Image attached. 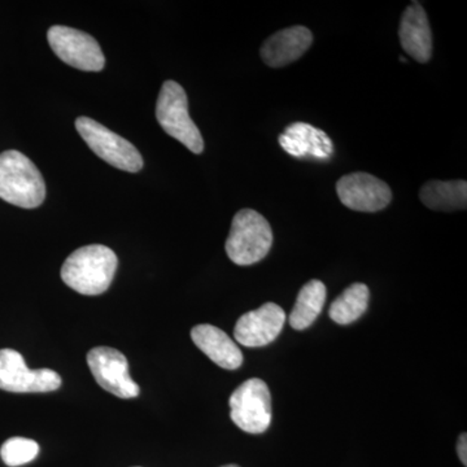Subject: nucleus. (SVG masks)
Returning <instances> with one entry per match:
<instances>
[{
  "instance_id": "f8f14e48",
  "label": "nucleus",
  "mask_w": 467,
  "mask_h": 467,
  "mask_svg": "<svg viewBox=\"0 0 467 467\" xmlns=\"http://www.w3.org/2000/svg\"><path fill=\"white\" fill-rule=\"evenodd\" d=\"M313 43L308 27L296 26L279 30L264 42L261 58L270 67H282L299 60Z\"/></svg>"
},
{
  "instance_id": "f257e3e1",
  "label": "nucleus",
  "mask_w": 467,
  "mask_h": 467,
  "mask_svg": "<svg viewBox=\"0 0 467 467\" xmlns=\"http://www.w3.org/2000/svg\"><path fill=\"white\" fill-rule=\"evenodd\" d=\"M117 264L115 252L106 245H86L67 257L61 267V279L78 294L97 296L109 290Z\"/></svg>"
},
{
  "instance_id": "f3484780",
  "label": "nucleus",
  "mask_w": 467,
  "mask_h": 467,
  "mask_svg": "<svg viewBox=\"0 0 467 467\" xmlns=\"http://www.w3.org/2000/svg\"><path fill=\"white\" fill-rule=\"evenodd\" d=\"M327 290L318 279H312L304 285L290 315V325L295 330H306L315 324L324 309Z\"/></svg>"
},
{
  "instance_id": "7ed1b4c3",
  "label": "nucleus",
  "mask_w": 467,
  "mask_h": 467,
  "mask_svg": "<svg viewBox=\"0 0 467 467\" xmlns=\"http://www.w3.org/2000/svg\"><path fill=\"white\" fill-rule=\"evenodd\" d=\"M273 245V230L254 209H242L233 218L226 254L234 264L250 266L265 259Z\"/></svg>"
},
{
  "instance_id": "9d476101",
  "label": "nucleus",
  "mask_w": 467,
  "mask_h": 467,
  "mask_svg": "<svg viewBox=\"0 0 467 467\" xmlns=\"http://www.w3.org/2000/svg\"><path fill=\"white\" fill-rule=\"evenodd\" d=\"M337 192L347 208L358 212H378L389 207L392 192L389 184L368 173L344 175L337 182Z\"/></svg>"
},
{
  "instance_id": "aec40b11",
  "label": "nucleus",
  "mask_w": 467,
  "mask_h": 467,
  "mask_svg": "<svg viewBox=\"0 0 467 467\" xmlns=\"http://www.w3.org/2000/svg\"><path fill=\"white\" fill-rule=\"evenodd\" d=\"M457 453H459V457L461 462L463 463V466L467 465V435L462 434L460 436L459 442H457Z\"/></svg>"
},
{
  "instance_id": "dca6fc26",
  "label": "nucleus",
  "mask_w": 467,
  "mask_h": 467,
  "mask_svg": "<svg viewBox=\"0 0 467 467\" xmlns=\"http://www.w3.org/2000/svg\"><path fill=\"white\" fill-rule=\"evenodd\" d=\"M420 199L427 208L434 211L466 209V181H429L420 189Z\"/></svg>"
},
{
  "instance_id": "6e6552de",
  "label": "nucleus",
  "mask_w": 467,
  "mask_h": 467,
  "mask_svg": "<svg viewBox=\"0 0 467 467\" xmlns=\"http://www.w3.org/2000/svg\"><path fill=\"white\" fill-rule=\"evenodd\" d=\"M52 51L67 66L85 72H100L106 64L99 43L90 34L55 26L47 33Z\"/></svg>"
},
{
  "instance_id": "ddd939ff",
  "label": "nucleus",
  "mask_w": 467,
  "mask_h": 467,
  "mask_svg": "<svg viewBox=\"0 0 467 467\" xmlns=\"http://www.w3.org/2000/svg\"><path fill=\"white\" fill-rule=\"evenodd\" d=\"M399 36L402 48L418 63H427L432 55V33L425 9L413 2L402 14Z\"/></svg>"
},
{
  "instance_id": "20e7f679",
  "label": "nucleus",
  "mask_w": 467,
  "mask_h": 467,
  "mask_svg": "<svg viewBox=\"0 0 467 467\" xmlns=\"http://www.w3.org/2000/svg\"><path fill=\"white\" fill-rule=\"evenodd\" d=\"M156 117L165 133L187 147L192 153L204 150V140L189 115V100L182 86L174 81L162 85L156 104Z\"/></svg>"
},
{
  "instance_id": "0eeeda50",
  "label": "nucleus",
  "mask_w": 467,
  "mask_h": 467,
  "mask_svg": "<svg viewBox=\"0 0 467 467\" xmlns=\"http://www.w3.org/2000/svg\"><path fill=\"white\" fill-rule=\"evenodd\" d=\"M61 378L51 368L32 370L15 349H0V389L15 393L52 392L60 389Z\"/></svg>"
},
{
  "instance_id": "4468645a",
  "label": "nucleus",
  "mask_w": 467,
  "mask_h": 467,
  "mask_svg": "<svg viewBox=\"0 0 467 467\" xmlns=\"http://www.w3.org/2000/svg\"><path fill=\"white\" fill-rule=\"evenodd\" d=\"M279 144L295 158L328 160L334 152L333 142L325 131L306 122H295L279 135Z\"/></svg>"
},
{
  "instance_id": "39448f33",
  "label": "nucleus",
  "mask_w": 467,
  "mask_h": 467,
  "mask_svg": "<svg viewBox=\"0 0 467 467\" xmlns=\"http://www.w3.org/2000/svg\"><path fill=\"white\" fill-rule=\"evenodd\" d=\"M76 129L92 152L112 167L129 173H137L143 168V158L140 150L125 138L113 133L95 119L78 117Z\"/></svg>"
},
{
  "instance_id": "9b49d317",
  "label": "nucleus",
  "mask_w": 467,
  "mask_h": 467,
  "mask_svg": "<svg viewBox=\"0 0 467 467\" xmlns=\"http://www.w3.org/2000/svg\"><path fill=\"white\" fill-rule=\"evenodd\" d=\"M285 324V310L275 303H266L238 319L234 328V337L248 348H260L275 342L284 330Z\"/></svg>"
},
{
  "instance_id": "6ab92c4d",
  "label": "nucleus",
  "mask_w": 467,
  "mask_h": 467,
  "mask_svg": "<svg viewBox=\"0 0 467 467\" xmlns=\"http://www.w3.org/2000/svg\"><path fill=\"white\" fill-rule=\"evenodd\" d=\"M39 453V445L32 439L11 438L8 439L0 450L3 462L7 466L17 467L32 462Z\"/></svg>"
},
{
  "instance_id": "1a4fd4ad",
  "label": "nucleus",
  "mask_w": 467,
  "mask_h": 467,
  "mask_svg": "<svg viewBox=\"0 0 467 467\" xmlns=\"http://www.w3.org/2000/svg\"><path fill=\"white\" fill-rule=\"evenodd\" d=\"M88 364L101 389L119 399L140 396V386L129 374V362L124 353L109 347H97L88 352Z\"/></svg>"
},
{
  "instance_id": "2eb2a0df",
  "label": "nucleus",
  "mask_w": 467,
  "mask_h": 467,
  "mask_svg": "<svg viewBox=\"0 0 467 467\" xmlns=\"http://www.w3.org/2000/svg\"><path fill=\"white\" fill-rule=\"evenodd\" d=\"M192 342L218 367L236 370L242 367L243 353L232 337L212 325H198L192 330Z\"/></svg>"
},
{
  "instance_id": "f03ea898",
  "label": "nucleus",
  "mask_w": 467,
  "mask_h": 467,
  "mask_svg": "<svg viewBox=\"0 0 467 467\" xmlns=\"http://www.w3.org/2000/svg\"><path fill=\"white\" fill-rule=\"evenodd\" d=\"M46 198V184L41 171L29 158L18 150L0 155V199L16 207H39Z\"/></svg>"
},
{
  "instance_id": "a211bd4d",
  "label": "nucleus",
  "mask_w": 467,
  "mask_h": 467,
  "mask_svg": "<svg viewBox=\"0 0 467 467\" xmlns=\"http://www.w3.org/2000/svg\"><path fill=\"white\" fill-rule=\"evenodd\" d=\"M368 300H370V291L367 285H350L331 304L328 315L337 324H352L367 312Z\"/></svg>"
},
{
  "instance_id": "423d86ee",
  "label": "nucleus",
  "mask_w": 467,
  "mask_h": 467,
  "mask_svg": "<svg viewBox=\"0 0 467 467\" xmlns=\"http://www.w3.org/2000/svg\"><path fill=\"white\" fill-rule=\"evenodd\" d=\"M230 417L239 429L248 434H263L272 423V395L259 378L242 383L230 396Z\"/></svg>"
},
{
  "instance_id": "4be33fe9",
  "label": "nucleus",
  "mask_w": 467,
  "mask_h": 467,
  "mask_svg": "<svg viewBox=\"0 0 467 467\" xmlns=\"http://www.w3.org/2000/svg\"><path fill=\"white\" fill-rule=\"evenodd\" d=\"M400 61H402V63H407V58L400 57Z\"/></svg>"
},
{
  "instance_id": "412c9836",
  "label": "nucleus",
  "mask_w": 467,
  "mask_h": 467,
  "mask_svg": "<svg viewBox=\"0 0 467 467\" xmlns=\"http://www.w3.org/2000/svg\"><path fill=\"white\" fill-rule=\"evenodd\" d=\"M221 467H241L238 465H234V463H230V465L221 466Z\"/></svg>"
}]
</instances>
